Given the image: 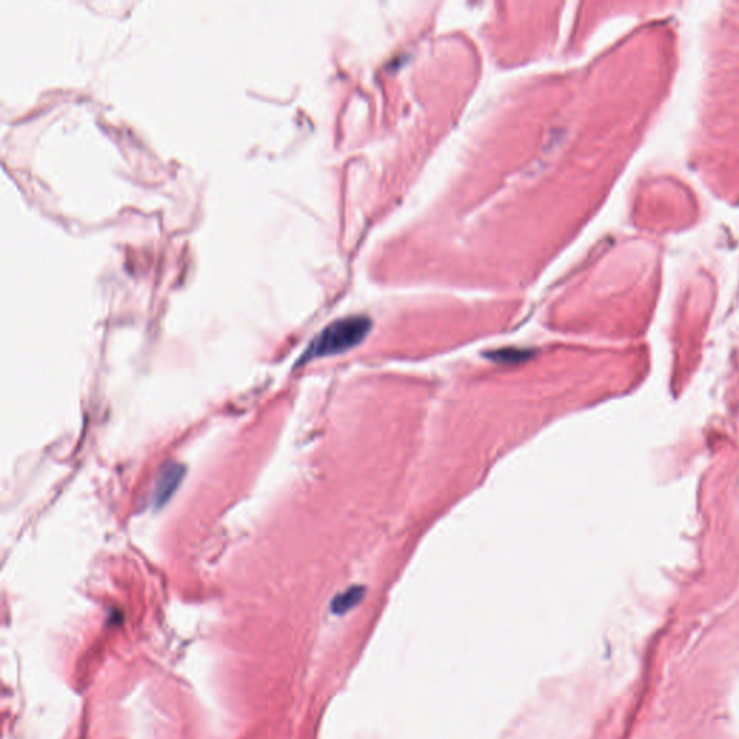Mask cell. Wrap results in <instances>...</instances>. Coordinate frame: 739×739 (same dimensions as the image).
I'll use <instances>...</instances> for the list:
<instances>
[{"label": "cell", "mask_w": 739, "mask_h": 739, "mask_svg": "<svg viewBox=\"0 0 739 739\" xmlns=\"http://www.w3.org/2000/svg\"><path fill=\"white\" fill-rule=\"evenodd\" d=\"M370 329L371 321L363 315L342 318L332 322L311 342L300 363L349 351L364 341Z\"/></svg>", "instance_id": "6da1fadb"}, {"label": "cell", "mask_w": 739, "mask_h": 739, "mask_svg": "<svg viewBox=\"0 0 739 739\" xmlns=\"http://www.w3.org/2000/svg\"><path fill=\"white\" fill-rule=\"evenodd\" d=\"M184 475V468L181 465H175L172 463L169 467H165L161 471V476L157 478L156 488H155V504L162 505L165 501L175 492L178 484L181 483V478Z\"/></svg>", "instance_id": "7a4b0ae2"}, {"label": "cell", "mask_w": 739, "mask_h": 739, "mask_svg": "<svg viewBox=\"0 0 739 739\" xmlns=\"http://www.w3.org/2000/svg\"><path fill=\"white\" fill-rule=\"evenodd\" d=\"M363 595H364L363 586L349 588L345 592L340 593V595L334 599V602H332V611H334L335 614H345L346 611H350L351 608H354L361 599H363Z\"/></svg>", "instance_id": "3957f363"}]
</instances>
